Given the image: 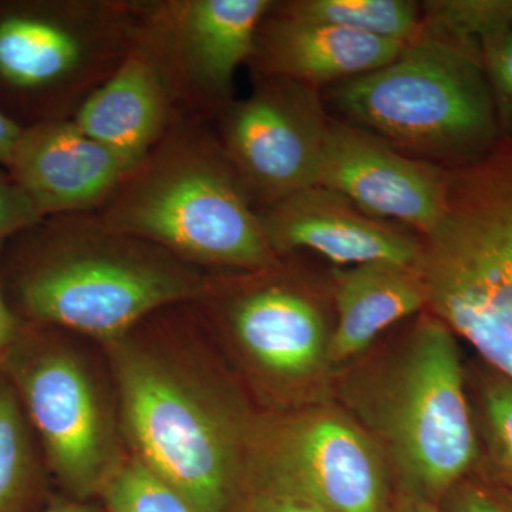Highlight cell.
Segmentation results:
<instances>
[{
	"label": "cell",
	"instance_id": "obj_1",
	"mask_svg": "<svg viewBox=\"0 0 512 512\" xmlns=\"http://www.w3.org/2000/svg\"><path fill=\"white\" fill-rule=\"evenodd\" d=\"M18 237L13 289L23 315L106 343L168 306L200 301L215 279L96 212L45 218Z\"/></svg>",
	"mask_w": 512,
	"mask_h": 512
},
{
	"label": "cell",
	"instance_id": "obj_2",
	"mask_svg": "<svg viewBox=\"0 0 512 512\" xmlns=\"http://www.w3.org/2000/svg\"><path fill=\"white\" fill-rule=\"evenodd\" d=\"M96 214L194 266L255 272L282 258L269 245L220 138L187 114H175L156 147Z\"/></svg>",
	"mask_w": 512,
	"mask_h": 512
},
{
	"label": "cell",
	"instance_id": "obj_3",
	"mask_svg": "<svg viewBox=\"0 0 512 512\" xmlns=\"http://www.w3.org/2000/svg\"><path fill=\"white\" fill-rule=\"evenodd\" d=\"M456 335L427 309L399 348L345 382L355 419L375 439L399 493L439 504L481 463Z\"/></svg>",
	"mask_w": 512,
	"mask_h": 512
},
{
	"label": "cell",
	"instance_id": "obj_4",
	"mask_svg": "<svg viewBox=\"0 0 512 512\" xmlns=\"http://www.w3.org/2000/svg\"><path fill=\"white\" fill-rule=\"evenodd\" d=\"M427 311L512 379V140L448 168L446 208L421 238Z\"/></svg>",
	"mask_w": 512,
	"mask_h": 512
},
{
	"label": "cell",
	"instance_id": "obj_5",
	"mask_svg": "<svg viewBox=\"0 0 512 512\" xmlns=\"http://www.w3.org/2000/svg\"><path fill=\"white\" fill-rule=\"evenodd\" d=\"M121 416L134 456L175 488L194 512H238L249 426L200 377L130 342L107 343Z\"/></svg>",
	"mask_w": 512,
	"mask_h": 512
},
{
	"label": "cell",
	"instance_id": "obj_6",
	"mask_svg": "<svg viewBox=\"0 0 512 512\" xmlns=\"http://www.w3.org/2000/svg\"><path fill=\"white\" fill-rule=\"evenodd\" d=\"M330 97L348 123L441 167L476 161L503 137L481 57L423 30L392 62L336 84Z\"/></svg>",
	"mask_w": 512,
	"mask_h": 512
},
{
	"label": "cell",
	"instance_id": "obj_7",
	"mask_svg": "<svg viewBox=\"0 0 512 512\" xmlns=\"http://www.w3.org/2000/svg\"><path fill=\"white\" fill-rule=\"evenodd\" d=\"M392 480L379 444L339 407L312 404L249 427L245 488L298 495L325 512H390Z\"/></svg>",
	"mask_w": 512,
	"mask_h": 512
},
{
	"label": "cell",
	"instance_id": "obj_8",
	"mask_svg": "<svg viewBox=\"0 0 512 512\" xmlns=\"http://www.w3.org/2000/svg\"><path fill=\"white\" fill-rule=\"evenodd\" d=\"M136 2H63L0 15V83L77 107L123 62Z\"/></svg>",
	"mask_w": 512,
	"mask_h": 512
},
{
	"label": "cell",
	"instance_id": "obj_9",
	"mask_svg": "<svg viewBox=\"0 0 512 512\" xmlns=\"http://www.w3.org/2000/svg\"><path fill=\"white\" fill-rule=\"evenodd\" d=\"M271 0H158L136 2L134 45L154 63L187 116L221 114L234 77L254 52Z\"/></svg>",
	"mask_w": 512,
	"mask_h": 512
},
{
	"label": "cell",
	"instance_id": "obj_10",
	"mask_svg": "<svg viewBox=\"0 0 512 512\" xmlns=\"http://www.w3.org/2000/svg\"><path fill=\"white\" fill-rule=\"evenodd\" d=\"M201 299L220 305L222 319L256 370L272 382L305 384L329 369L332 326L322 292L278 264L234 278H215Z\"/></svg>",
	"mask_w": 512,
	"mask_h": 512
},
{
	"label": "cell",
	"instance_id": "obj_11",
	"mask_svg": "<svg viewBox=\"0 0 512 512\" xmlns=\"http://www.w3.org/2000/svg\"><path fill=\"white\" fill-rule=\"evenodd\" d=\"M220 117L217 136L256 210L316 184L330 123L318 90L255 76L247 99L232 101Z\"/></svg>",
	"mask_w": 512,
	"mask_h": 512
},
{
	"label": "cell",
	"instance_id": "obj_12",
	"mask_svg": "<svg viewBox=\"0 0 512 512\" xmlns=\"http://www.w3.org/2000/svg\"><path fill=\"white\" fill-rule=\"evenodd\" d=\"M39 350L10 367L46 450L50 468L69 498L99 497L121 461L113 426L89 369L66 349Z\"/></svg>",
	"mask_w": 512,
	"mask_h": 512
},
{
	"label": "cell",
	"instance_id": "obj_13",
	"mask_svg": "<svg viewBox=\"0 0 512 512\" xmlns=\"http://www.w3.org/2000/svg\"><path fill=\"white\" fill-rule=\"evenodd\" d=\"M316 184L426 238L443 218L448 168L400 153L365 128L330 119Z\"/></svg>",
	"mask_w": 512,
	"mask_h": 512
},
{
	"label": "cell",
	"instance_id": "obj_14",
	"mask_svg": "<svg viewBox=\"0 0 512 512\" xmlns=\"http://www.w3.org/2000/svg\"><path fill=\"white\" fill-rule=\"evenodd\" d=\"M258 212L278 256L306 249L338 268L419 262L423 242L412 229L372 217L323 185H312Z\"/></svg>",
	"mask_w": 512,
	"mask_h": 512
},
{
	"label": "cell",
	"instance_id": "obj_15",
	"mask_svg": "<svg viewBox=\"0 0 512 512\" xmlns=\"http://www.w3.org/2000/svg\"><path fill=\"white\" fill-rule=\"evenodd\" d=\"M134 167L72 117H50L23 127L6 173L45 220L99 211Z\"/></svg>",
	"mask_w": 512,
	"mask_h": 512
},
{
	"label": "cell",
	"instance_id": "obj_16",
	"mask_svg": "<svg viewBox=\"0 0 512 512\" xmlns=\"http://www.w3.org/2000/svg\"><path fill=\"white\" fill-rule=\"evenodd\" d=\"M276 2L256 33L255 76L281 77L318 90L380 69L406 45L286 15Z\"/></svg>",
	"mask_w": 512,
	"mask_h": 512
},
{
	"label": "cell",
	"instance_id": "obj_17",
	"mask_svg": "<svg viewBox=\"0 0 512 512\" xmlns=\"http://www.w3.org/2000/svg\"><path fill=\"white\" fill-rule=\"evenodd\" d=\"M177 113L160 69L133 43L72 120L87 136L137 165L167 133Z\"/></svg>",
	"mask_w": 512,
	"mask_h": 512
},
{
	"label": "cell",
	"instance_id": "obj_18",
	"mask_svg": "<svg viewBox=\"0 0 512 512\" xmlns=\"http://www.w3.org/2000/svg\"><path fill=\"white\" fill-rule=\"evenodd\" d=\"M329 288L335 312L329 342L332 366L363 355L384 330L427 308L417 265L373 262L336 268Z\"/></svg>",
	"mask_w": 512,
	"mask_h": 512
},
{
	"label": "cell",
	"instance_id": "obj_19",
	"mask_svg": "<svg viewBox=\"0 0 512 512\" xmlns=\"http://www.w3.org/2000/svg\"><path fill=\"white\" fill-rule=\"evenodd\" d=\"M276 9L362 35L409 45L421 33V8L410 0H292Z\"/></svg>",
	"mask_w": 512,
	"mask_h": 512
},
{
	"label": "cell",
	"instance_id": "obj_20",
	"mask_svg": "<svg viewBox=\"0 0 512 512\" xmlns=\"http://www.w3.org/2000/svg\"><path fill=\"white\" fill-rule=\"evenodd\" d=\"M39 478L18 392L0 379V512H32Z\"/></svg>",
	"mask_w": 512,
	"mask_h": 512
},
{
	"label": "cell",
	"instance_id": "obj_21",
	"mask_svg": "<svg viewBox=\"0 0 512 512\" xmlns=\"http://www.w3.org/2000/svg\"><path fill=\"white\" fill-rule=\"evenodd\" d=\"M420 8L424 33L480 57L484 43L512 25V0H430Z\"/></svg>",
	"mask_w": 512,
	"mask_h": 512
},
{
	"label": "cell",
	"instance_id": "obj_22",
	"mask_svg": "<svg viewBox=\"0 0 512 512\" xmlns=\"http://www.w3.org/2000/svg\"><path fill=\"white\" fill-rule=\"evenodd\" d=\"M478 440L484 447L488 476L512 494V379L487 366L478 373Z\"/></svg>",
	"mask_w": 512,
	"mask_h": 512
},
{
	"label": "cell",
	"instance_id": "obj_23",
	"mask_svg": "<svg viewBox=\"0 0 512 512\" xmlns=\"http://www.w3.org/2000/svg\"><path fill=\"white\" fill-rule=\"evenodd\" d=\"M99 497L103 512H194L183 495L136 456L121 461Z\"/></svg>",
	"mask_w": 512,
	"mask_h": 512
},
{
	"label": "cell",
	"instance_id": "obj_24",
	"mask_svg": "<svg viewBox=\"0 0 512 512\" xmlns=\"http://www.w3.org/2000/svg\"><path fill=\"white\" fill-rule=\"evenodd\" d=\"M501 136L512 140V25L481 47Z\"/></svg>",
	"mask_w": 512,
	"mask_h": 512
},
{
	"label": "cell",
	"instance_id": "obj_25",
	"mask_svg": "<svg viewBox=\"0 0 512 512\" xmlns=\"http://www.w3.org/2000/svg\"><path fill=\"white\" fill-rule=\"evenodd\" d=\"M441 512H512V494L478 466L441 498Z\"/></svg>",
	"mask_w": 512,
	"mask_h": 512
},
{
	"label": "cell",
	"instance_id": "obj_26",
	"mask_svg": "<svg viewBox=\"0 0 512 512\" xmlns=\"http://www.w3.org/2000/svg\"><path fill=\"white\" fill-rule=\"evenodd\" d=\"M42 220L22 188L0 173V245Z\"/></svg>",
	"mask_w": 512,
	"mask_h": 512
},
{
	"label": "cell",
	"instance_id": "obj_27",
	"mask_svg": "<svg viewBox=\"0 0 512 512\" xmlns=\"http://www.w3.org/2000/svg\"><path fill=\"white\" fill-rule=\"evenodd\" d=\"M238 512H325L318 505L298 495L266 490V488H245Z\"/></svg>",
	"mask_w": 512,
	"mask_h": 512
},
{
	"label": "cell",
	"instance_id": "obj_28",
	"mask_svg": "<svg viewBox=\"0 0 512 512\" xmlns=\"http://www.w3.org/2000/svg\"><path fill=\"white\" fill-rule=\"evenodd\" d=\"M20 338V320L12 306L9 305L8 296L3 288L0 278V353L12 348Z\"/></svg>",
	"mask_w": 512,
	"mask_h": 512
},
{
	"label": "cell",
	"instance_id": "obj_29",
	"mask_svg": "<svg viewBox=\"0 0 512 512\" xmlns=\"http://www.w3.org/2000/svg\"><path fill=\"white\" fill-rule=\"evenodd\" d=\"M23 127L0 110V168L6 170L15 153Z\"/></svg>",
	"mask_w": 512,
	"mask_h": 512
},
{
	"label": "cell",
	"instance_id": "obj_30",
	"mask_svg": "<svg viewBox=\"0 0 512 512\" xmlns=\"http://www.w3.org/2000/svg\"><path fill=\"white\" fill-rule=\"evenodd\" d=\"M37 512H103L90 501L73 500V498H56L49 501Z\"/></svg>",
	"mask_w": 512,
	"mask_h": 512
},
{
	"label": "cell",
	"instance_id": "obj_31",
	"mask_svg": "<svg viewBox=\"0 0 512 512\" xmlns=\"http://www.w3.org/2000/svg\"><path fill=\"white\" fill-rule=\"evenodd\" d=\"M390 512H441L439 505L427 503L410 495L397 494Z\"/></svg>",
	"mask_w": 512,
	"mask_h": 512
}]
</instances>
